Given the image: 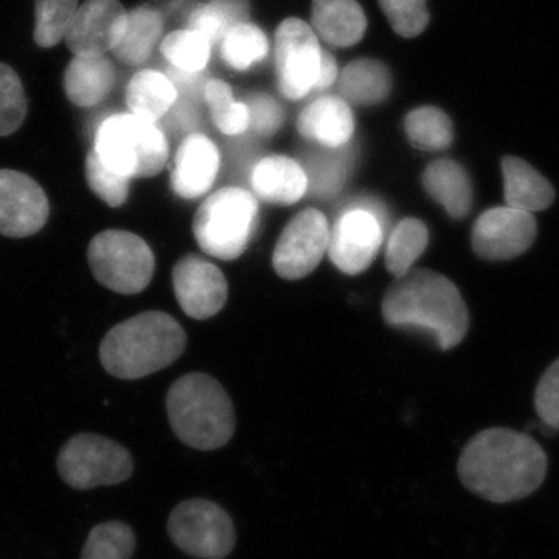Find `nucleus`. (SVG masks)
I'll return each instance as SVG.
<instances>
[{
  "label": "nucleus",
  "instance_id": "44",
  "mask_svg": "<svg viewBox=\"0 0 559 559\" xmlns=\"http://www.w3.org/2000/svg\"><path fill=\"white\" fill-rule=\"evenodd\" d=\"M229 17L231 25L242 24L249 20V0H212Z\"/></svg>",
  "mask_w": 559,
  "mask_h": 559
},
{
  "label": "nucleus",
  "instance_id": "41",
  "mask_svg": "<svg viewBox=\"0 0 559 559\" xmlns=\"http://www.w3.org/2000/svg\"><path fill=\"white\" fill-rule=\"evenodd\" d=\"M165 138H189L201 127V108L197 103L178 97L167 116L159 121ZM182 139V140H183Z\"/></svg>",
  "mask_w": 559,
  "mask_h": 559
},
{
  "label": "nucleus",
  "instance_id": "27",
  "mask_svg": "<svg viewBox=\"0 0 559 559\" xmlns=\"http://www.w3.org/2000/svg\"><path fill=\"white\" fill-rule=\"evenodd\" d=\"M429 245V230L423 221L406 218L400 221L390 231L385 246V266L396 278L403 277L425 253Z\"/></svg>",
  "mask_w": 559,
  "mask_h": 559
},
{
  "label": "nucleus",
  "instance_id": "17",
  "mask_svg": "<svg viewBox=\"0 0 559 559\" xmlns=\"http://www.w3.org/2000/svg\"><path fill=\"white\" fill-rule=\"evenodd\" d=\"M219 151L207 135L194 132L180 142L171 170V189L182 200L204 197L218 176Z\"/></svg>",
  "mask_w": 559,
  "mask_h": 559
},
{
  "label": "nucleus",
  "instance_id": "8",
  "mask_svg": "<svg viewBox=\"0 0 559 559\" xmlns=\"http://www.w3.org/2000/svg\"><path fill=\"white\" fill-rule=\"evenodd\" d=\"M61 479L75 489L117 485L130 479L134 462L127 448L94 433H80L58 455Z\"/></svg>",
  "mask_w": 559,
  "mask_h": 559
},
{
  "label": "nucleus",
  "instance_id": "12",
  "mask_svg": "<svg viewBox=\"0 0 559 559\" xmlns=\"http://www.w3.org/2000/svg\"><path fill=\"white\" fill-rule=\"evenodd\" d=\"M330 226L319 210L308 209L286 224L275 246L272 264L280 277L300 280L319 266L329 250Z\"/></svg>",
  "mask_w": 559,
  "mask_h": 559
},
{
  "label": "nucleus",
  "instance_id": "24",
  "mask_svg": "<svg viewBox=\"0 0 559 559\" xmlns=\"http://www.w3.org/2000/svg\"><path fill=\"white\" fill-rule=\"evenodd\" d=\"M337 84L342 100L356 106H374L388 100L393 80L384 62L356 60L342 70Z\"/></svg>",
  "mask_w": 559,
  "mask_h": 559
},
{
  "label": "nucleus",
  "instance_id": "36",
  "mask_svg": "<svg viewBox=\"0 0 559 559\" xmlns=\"http://www.w3.org/2000/svg\"><path fill=\"white\" fill-rule=\"evenodd\" d=\"M86 180L90 189L109 207H121L127 202L131 179L106 167L94 150L86 157Z\"/></svg>",
  "mask_w": 559,
  "mask_h": 559
},
{
  "label": "nucleus",
  "instance_id": "7",
  "mask_svg": "<svg viewBox=\"0 0 559 559\" xmlns=\"http://www.w3.org/2000/svg\"><path fill=\"white\" fill-rule=\"evenodd\" d=\"M87 261L102 286L124 296L142 293L150 285L156 266L153 250L143 238L117 229L92 238Z\"/></svg>",
  "mask_w": 559,
  "mask_h": 559
},
{
  "label": "nucleus",
  "instance_id": "4",
  "mask_svg": "<svg viewBox=\"0 0 559 559\" xmlns=\"http://www.w3.org/2000/svg\"><path fill=\"white\" fill-rule=\"evenodd\" d=\"M168 419L183 444L200 451L226 447L235 433V409L229 393L215 378L190 373L168 390Z\"/></svg>",
  "mask_w": 559,
  "mask_h": 559
},
{
  "label": "nucleus",
  "instance_id": "42",
  "mask_svg": "<svg viewBox=\"0 0 559 559\" xmlns=\"http://www.w3.org/2000/svg\"><path fill=\"white\" fill-rule=\"evenodd\" d=\"M165 75L170 79L173 86L178 92V97L197 103L201 106L204 103L205 86L210 81L205 70L202 72H186L176 68H168Z\"/></svg>",
  "mask_w": 559,
  "mask_h": 559
},
{
  "label": "nucleus",
  "instance_id": "34",
  "mask_svg": "<svg viewBox=\"0 0 559 559\" xmlns=\"http://www.w3.org/2000/svg\"><path fill=\"white\" fill-rule=\"evenodd\" d=\"M135 550V536L130 525L105 522L92 530L81 559H130Z\"/></svg>",
  "mask_w": 559,
  "mask_h": 559
},
{
  "label": "nucleus",
  "instance_id": "11",
  "mask_svg": "<svg viewBox=\"0 0 559 559\" xmlns=\"http://www.w3.org/2000/svg\"><path fill=\"white\" fill-rule=\"evenodd\" d=\"M384 215L367 205H355L341 213L330 229V259L344 274L367 271L380 252L384 231Z\"/></svg>",
  "mask_w": 559,
  "mask_h": 559
},
{
  "label": "nucleus",
  "instance_id": "14",
  "mask_svg": "<svg viewBox=\"0 0 559 559\" xmlns=\"http://www.w3.org/2000/svg\"><path fill=\"white\" fill-rule=\"evenodd\" d=\"M50 215L49 198L25 173L0 170V235L28 238L38 234Z\"/></svg>",
  "mask_w": 559,
  "mask_h": 559
},
{
  "label": "nucleus",
  "instance_id": "39",
  "mask_svg": "<svg viewBox=\"0 0 559 559\" xmlns=\"http://www.w3.org/2000/svg\"><path fill=\"white\" fill-rule=\"evenodd\" d=\"M535 409L551 432L559 430V359L540 377L535 390Z\"/></svg>",
  "mask_w": 559,
  "mask_h": 559
},
{
  "label": "nucleus",
  "instance_id": "1",
  "mask_svg": "<svg viewBox=\"0 0 559 559\" xmlns=\"http://www.w3.org/2000/svg\"><path fill=\"white\" fill-rule=\"evenodd\" d=\"M549 460L528 433L489 428L465 444L457 463L463 487L492 503L528 498L546 480Z\"/></svg>",
  "mask_w": 559,
  "mask_h": 559
},
{
  "label": "nucleus",
  "instance_id": "38",
  "mask_svg": "<svg viewBox=\"0 0 559 559\" xmlns=\"http://www.w3.org/2000/svg\"><path fill=\"white\" fill-rule=\"evenodd\" d=\"M242 103L249 110V130L261 138L277 134L285 121V112L277 100L263 92H252Z\"/></svg>",
  "mask_w": 559,
  "mask_h": 559
},
{
  "label": "nucleus",
  "instance_id": "29",
  "mask_svg": "<svg viewBox=\"0 0 559 559\" xmlns=\"http://www.w3.org/2000/svg\"><path fill=\"white\" fill-rule=\"evenodd\" d=\"M352 151L348 145L342 148H323V153L312 154L308 157L307 167H304L308 178L307 193L314 197H333L344 186L348 178Z\"/></svg>",
  "mask_w": 559,
  "mask_h": 559
},
{
  "label": "nucleus",
  "instance_id": "15",
  "mask_svg": "<svg viewBox=\"0 0 559 559\" xmlns=\"http://www.w3.org/2000/svg\"><path fill=\"white\" fill-rule=\"evenodd\" d=\"M127 22L128 11L120 0H86L64 40L73 57H106L119 46Z\"/></svg>",
  "mask_w": 559,
  "mask_h": 559
},
{
  "label": "nucleus",
  "instance_id": "32",
  "mask_svg": "<svg viewBox=\"0 0 559 559\" xmlns=\"http://www.w3.org/2000/svg\"><path fill=\"white\" fill-rule=\"evenodd\" d=\"M213 123L223 134L237 138L249 130V110L245 103L235 102L229 84L221 80H210L204 92Z\"/></svg>",
  "mask_w": 559,
  "mask_h": 559
},
{
  "label": "nucleus",
  "instance_id": "21",
  "mask_svg": "<svg viewBox=\"0 0 559 559\" xmlns=\"http://www.w3.org/2000/svg\"><path fill=\"white\" fill-rule=\"evenodd\" d=\"M117 73L108 57H73L64 72V91L72 105L94 108L116 87Z\"/></svg>",
  "mask_w": 559,
  "mask_h": 559
},
{
  "label": "nucleus",
  "instance_id": "37",
  "mask_svg": "<svg viewBox=\"0 0 559 559\" xmlns=\"http://www.w3.org/2000/svg\"><path fill=\"white\" fill-rule=\"evenodd\" d=\"M393 32L401 38H417L428 28V0H378Z\"/></svg>",
  "mask_w": 559,
  "mask_h": 559
},
{
  "label": "nucleus",
  "instance_id": "9",
  "mask_svg": "<svg viewBox=\"0 0 559 559\" xmlns=\"http://www.w3.org/2000/svg\"><path fill=\"white\" fill-rule=\"evenodd\" d=\"M167 528L175 546L193 558H227L237 543L230 514L207 499L179 503L171 511Z\"/></svg>",
  "mask_w": 559,
  "mask_h": 559
},
{
  "label": "nucleus",
  "instance_id": "3",
  "mask_svg": "<svg viewBox=\"0 0 559 559\" xmlns=\"http://www.w3.org/2000/svg\"><path fill=\"white\" fill-rule=\"evenodd\" d=\"M187 347L178 320L162 311H145L124 320L100 344L102 366L120 380H140L176 362Z\"/></svg>",
  "mask_w": 559,
  "mask_h": 559
},
{
  "label": "nucleus",
  "instance_id": "25",
  "mask_svg": "<svg viewBox=\"0 0 559 559\" xmlns=\"http://www.w3.org/2000/svg\"><path fill=\"white\" fill-rule=\"evenodd\" d=\"M178 100L170 79L159 70H140L127 87V105L140 119L159 123Z\"/></svg>",
  "mask_w": 559,
  "mask_h": 559
},
{
  "label": "nucleus",
  "instance_id": "35",
  "mask_svg": "<svg viewBox=\"0 0 559 559\" xmlns=\"http://www.w3.org/2000/svg\"><path fill=\"white\" fill-rule=\"evenodd\" d=\"M27 117L24 84L5 62H0V138L14 134Z\"/></svg>",
  "mask_w": 559,
  "mask_h": 559
},
{
  "label": "nucleus",
  "instance_id": "5",
  "mask_svg": "<svg viewBox=\"0 0 559 559\" xmlns=\"http://www.w3.org/2000/svg\"><path fill=\"white\" fill-rule=\"evenodd\" d=\"M92 150L106 167L131 180L159 175L170 154L159 124L131 112L112 114L102 120Z\"/></svg>",
  "mask_w": 559,
  "mask_h": 559
},
{
  "label": "nucleus",
  "instance_id": "43",
  "mask_svg": "<svg viewBox=\"0 0 559 559\" xmlns=\"http://www.w3.org/2000/svg\"><path fill=\"white\" fill-rule=\"evenodd\" d=\"M337 79H340V72H337L336 60H334L330 51L323 50L322 66H320V75L318 84H316L314 94L329 91L336 83Z\"/></svg>",
  "mask_w": 559,
  "mask_h": 559
},
{
  "label": "nucleus",
  "instance_id": "2",
  "mask_svg": "<svg viewBox=\"0 0 559 559\" xmlns=\"http://www.w3.org/2000/svg\"><path fill=\"white\" fill-rule=\"evenodd\" d=\"M382 318L393 329L425 331L444 352L457 347L469 330L468 307L457 286L429 270H411L392 283Z\"/></svg>",
  "mask_w": 559,
  "mask_h": 559
},
{
  "label": "nucleus",
  "instance_id": "16",
  "mask_svg": "<svg viewBox=\"0 0 559 559\" xmlns=\"http://www.w3.org/2000/svg\"><path fill=\"white\" fill-rule=\"evenodd\" d=\"M173 288L182 311L198 320L218 314L229 294L227 280L219 267L193 253L182 257L176 263Z\"/></svg>",
  "mask_w": 559,
  "mask_h": 559
},
{
  "label": "nucleus",
  "instance_id": "20",
  "mask_svg": "<svg viewBox=\"0 0 559 559\" xmlns=\"http://www.w3.org/2000/svg\"><path fill=\"white\" fill-rule=\"evenodd\" d=\"M423 187L452 219H463L473 209V180L462 164L439 159L429 164L421 176Z\"/></svg>",
  "mask_w": 559,
  "mask_h": 559
},
{
  "label": "nucleus",
  "instance_id": "33",
  "mask_svg": "<svg viewBox=\"0 0 559 559\" xmlns=\"http://www.w3.org/2000/svg\"><path fill=\"white\" fill-rule=\"evenodd\" d=\"M160 51L171 68L186 72H202L207 68L212 44L200 33L186 28L173 32L162 40Z\"/></svg>",
  "mask_w": 559,
  "mask_h": 559
},
{
  "label": "nucleus",
  "instance_id": "6",
  "mask_svg": "<svg viewBox=\"0 0 559 559\" xmlns=\"http://www.w3.org/2000/svg\"><path fill=\"white\" fill-rule=\"evenodd\" d=\"M259 226V201L240 187H226L202 202L193 219L198 245L210 257L230 261L248 249Z\"/></svg>",
  "mask_w": 559,
  "mask_h": 559
},
{
  "label": "nucleus",
  "instance_id": "13",
  "mask_svg": "<svg viewBox=\"0 0 559 559\" xmlns=\"http://www.w3.org/2000/svg\"><path fill=\"white\" fill-rule=\"evenodd\" d=\"M538 234L533 213L507 207L485 210L471 230V246L481 260L507 261L532 248Z\"/></svg>",
  "mask_w": 559,
  "mask_h": 559
},
{
  "label": "nucleus",
  "instance_id": "22",
  "mask_svg": "<svg viewBox=\"0 0 559 559\" xmlns=\"http://www.w3.org/2000/svg\"><path fill=\"white\" fill-rule=\"evenodd\" d=\"M312 31L334 47H352L364 38L367 17L356 0H312Z\"/></svg>",
  "mask_w": 559,
  "mask_h": 559
},
{
  "label": "nucleus",
  "instance_id": "26",
  "mask_svg": "<svg viewBox=\"0 0 559 559\" xmlns=\"http://www.w3.org/2000/svg\"><path fill=\"white\" fill-rule=\"evenodd\" d=\"M164 35V16L150 5L128 11L127 28L114 57L127 66H140L150 60L154 47Z\"/></svg>",
  "mask_w": 559,
  "mask_h": 559
},
{
  "label": "nucleus",
  "instance_id": "28",
  "mask_svg": "<svg viewBox=\"0 0 559 559\" xmlns=\"http://www.w3.org/2000/svg\"><path fill=\"white\" fill-rule=\"evenodd\" d=\"M404 131L412 145L423 151L448 150L454 142V124L437 106L411 110L404 119Z\"/></svg>",
  "mask_w": 559,
  "mask_h": 559
},
{
  "label": "nucleus",
  "instance_id": "30",
  "mask_svg": "<svg viewBox=\"0 0 559 559\" xmlns=\"http://www.w3.org/2000/svg\"><path fill=\"white\" fill-rule=\"evenodd\" d=\"M221 58L234 70H249L270 53V40L250 22L234 25L221 39Z\"/></svg>",
  "mask_w": 559,
  "mask_h": 559
},
{
  "label": "nucleus",
  "instance_id": "31",
  "mask_svg": "<svg viewBox=\"0 0 559 559\" xmlns=\"http://www.w3.org/2000/svg\"><path fill=\"white\" fill-rule=\"evenodd\" d=\"M79 7V0H35L36 46L51 49L64 40Z\"/></svg>",
  "mask_w": 559,
  "mask_h": 559
},
{
  "label": "nucleus",
  "instance_id": "23",
  "mask_svg": "<svg viewBox=\"0 0 559 559\" xmlns=\"http://www.w3.org/2000/svg\"><path fill=\"white\" fill-rule=\"evenodd\" d=\"M503 197L507 207L536 213L554 204V186L520 157H502Z\"/></svg>",
  "mask_w": 559,
  "mask_h": 559
},
{
  "label": "nucleus",
  "instance_id": "10",
  "mask_svg": "<svg viewBox=\"0 0 559 559\" xmlns=\"http://www.w3.org/2000/svg\"><path fill=\"white\" fill-rule=\"evenodd\" d=\"M323 49L307 22L289 17L275 33V70L278 90L288 100L314 94L322 66Z\"/></svg>",
  "mask_w": 559,
  "mask_h": 559
},
{
  "label": "nucleus",
  "instance_id": "19",
  "mask_svg": "<svg viewBox=\"0 0 559 559\" xmlns=\"http://www.w3.org/2000/svg\"><path fill=\"white\" fill-rule=\"evenodd\" d=\"M250 183L255 198L275 205L296 204L308 191L304 167L286 156H270L257 162Z\"/></svg>",
  "mask_w": 559,
  "mask_h": 559
},
{
  "label": "nucleus",
  "instance_id": "40",
  "mask_svg": "<svg viewBox=\"0 0 559 559\" xmlns=\"http://www.w3.org/2000/svg\"><path fill=\"white\" fill-rule=\"evenodd\" d=\"M231 27L234 25H231L229 17L213 2L194 7L190 11L189 17H187V28L200 33L212 46L219 44Z\"/></svg>",
  "mask_w": 559,
  "mask_h": 559
},
{
  "label": "nucleus",
  "instance_id": "18",
  "mask_svg": "<svg viewBox=\"0 0 559 559\" xmlns=\"http://www.w3.org/2000/svg\"><path fill=\"white\" fill-rule=\"evenodd\" d=\"M301 138L322 148L347 146L355 132V117L348 103L340 97H320L301 110L297 120Z\"/></svg>",
  "mask_w": 559,
  "mask_h": 559
}]
</instances>
